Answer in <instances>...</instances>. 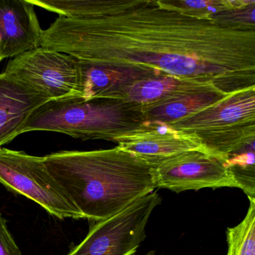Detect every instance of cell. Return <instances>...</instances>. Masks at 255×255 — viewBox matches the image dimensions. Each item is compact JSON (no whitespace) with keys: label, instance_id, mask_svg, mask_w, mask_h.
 Wrapping results in <instances>:
<instances>
[{"label":"cell","instance_id":"6da1fadb","mask_svg":"<svg viewBox=\"0 0 255 255\" xmlns=\"http://www.w3.org/2000/svg\"><path fill=\"white\" fill-rule=\"evenodd\" d=\"M59 14L41 47L105 68L153 70L225 94L255 87V29L178 1L32 0Z\"/></svg>","mask_w":255,"mask_h":255},{"label":"cell","instance_id":"7a4b0ae2","mask_svg":"<svg viewBox=\"0 0 255 255\" xmlns=\"http://www.w3.org/2000/svg\"><path fill=\"white\" fill-rule=\"evenodd\" d=\"M49 173L89 222L109 219L156 189L155 168L122 147L44 156Z\"/></svg>","mask_w":255,"mask_h":255},{"label":"cell","instance_id":"3957f363","mask_svg":"<svg viewBox=\"0 0 255 255\" xmlns=\"http://www.w3.org/2000/svg\"><path fill=\"white\" fill-rule=\"evenodd\" d=\"M145 122L144 110L124 101H49L34 110L20 134L33 131L60 132L82 140L116 141Z\"/></svg>","mask_w":255,"mask_h":255},{"label":"cell","instance_id":"277c9868","mask_svg":"<svg viewBox=\"0 0 255 255\" xmlns=\"http://www.w3.org/2000/svg\"><path fill=\"white\" fill-rule=\"evenodd\" d=\"M168 125L196 137L207 150L225 159L246 147L255 148V87L237 91Z\"/></svg>","mask_w":255,"mask_h":255},{"label":"cell","instance_id":"5b68a950","mask_svg":"<svg viewBox=\"0 0 255 255\" xmlns=\"http://www.w3.org/2000/svg\"><path fill=\"white\" fill-rule=\"evenodd\" d=\"M0 183L35 201L59 219H83L59 183L49 173L44 156L0 147Z\"/></svg>","mask_w":255,"mask_h":255},{"label":"cell","instance_id":"8992f818","mask_svg":"<svg viewBox=\"0 0 255 255\" xmlns=\"http://www.w3.org/2000/svg\"><path fill=\"white\" fill-rule=\"evenodd\" d=\"M161 197L153 192L109 219L90 222L84 240L67 255H132L146 238V227Z\"/></svg>","mask_w":255,"mask_h":255},{"label":"cell","instance_id":"52a82bcc","mask_svg":"<svg viewBox=\"0 0 255 255\" xmlns=\"http://www.w3.org/2000/svg\"><path fill=\"white\" fill-rule=\"evenodd\" d=\"M3 74L50 101L77 98V59L61 52L29 50L11 59Z\"/></svg>","mask_w":255,"mask_h":255},{"label":"cell","instance_id":"ba28073f","mask_svg":"<svg viewBox=\"0 0 255 255\" xmlns=\"http://www.w3.org/2000/svg\"><path fill=\"white\" fill-rule=\"evenodd\" d=\"M225 160L209 150L170 156L153 165L156 188L177 193L205 188H237Z\"/></svg>","mask_w":255,"mask_h":255},{"label":"cell","instance_id":"9c48e42d","mask_svg":"<svg viewBox=\"0 0 255 255\" xmlns=\"http://www.w3.org/2000/svg\"><path fill=\"white\" fill-rule=\"evenodd\" d=\"M116 142L153 166L162 159L184 152L207 150L196 137L174 129L168 124L150 121H145L136 129L121 135Z\"/></svg>","mask_w":255,"mask_h":255},{"label":"cell","instance_id":"30bf717a","mask_svg":"<svg viewBox=\"0 0 255 255\" xmlns=\"http://www.w3.org/2000/svg\"><path fill=\"white\" fill-rule=\"evenodd\" d=\"M42 29L29 0H0V55L17 57L41 47Z\"/></svg>","mask_w":255,"mask_h":255},{"label":"cell","instance_id":"8fae6325","mask_svg":"<svg viewBox=\"0 0 255 255\" xmlns=\"http://www.w3.org/2000/svg\"><path fill=\"white\" fill-rule=\"evenodd\" d=\"M77 62V98L84 101H119L122 92L128 86L141 80L162 76L153 70L115 69L78 59Z\"/></svg>","mask_w":255,"mask_h":255},{"label":"cell","instance_id":"7c38bea8","mask_svg":"<svg viewBox=\"0 0 255 255\" xmlns=\"http://www.w3.org/2000/svg\"><path fill=\"white\" fill-rule=\"evenodd\" d=\"M49 101L0 74V147L18 136L32 112Z\"/></svg>","mask_w":255,"mask_h":255},{"label":"cell","instance_id":"4fadbf2b","mask_svg":"<svg viewBox=\"0 0 255 255\" xmlns=\"http://www.w3.org/2000/svg\"><path fill=\"white\" fill-rule=\"evenodd\" d=\"M208 91L223 93L216 88L204 83L182 80L173 76L162 75L141 80L128 86L122 92L119 101L140 106L145 110Z\"/></svg>","mask_w":255,"mask_h":255},{"label":"cell","instance_id":"5bb4252c","mask_svg":"<svg viewBox=\"0 0 255 255\" xmlns=\"http://www.w3.org/2000/svg\"><path fill=\"white\" fill-rule=\"evenodd\" d=\"M230 95L208 91L184 97L144 110L145 121L169 124L211 107Z\"/></svg>","mask_w":255,"mask_h":255},{"label":"cell","instance_id":"9a60e30c","mask_svg":"<svg viewBox=\"0 0 255 255\" xmlns=\"http://www.w3.org/2000/svg\"><path fill=\"white\" fill-rule=\"evenodd\" d=\"M249 201L243 220L227 229V255H255V199L249 198Z\"/></svg>","mask_w":255,"mask_h":255},{"label":"cell","instance_id":"2e32d148","mask_svg":"<svg viewBox=\"0 0 255 255\" xmlns=\"http://www.w3.org/2000/svg\"><path fill=\"white\" fill-rule=\"evenodd\" d=\"M255 150L250 149L234 153L225 160L237 188L242 189L249 199H255Z\"/></svg>","mask_w":255,"mask_h":255},{"label":"cell","instance_id":"e0dca14e","mask_svg":"<svg viewBox=\"0 0 255 255\" xmlns=\"http://www.w3.org/2000/svg\"><path fill=\"white\" fill-rule=\"evenodd\" d=\"M0 255H22L7 228V221L0 213Z\"/></svg>","mask_w":255,"mask_h":255},{"label":"cell","instance_id":"ac0fdd59","mask_svg":"<svg viewBox=\"0 0 255 255\" xmlns=\"http://www.w3.org/2000/svg\"><path fill=\"white\" fill-rule=\"evenodd\" d=\"M135 255V254H133V255ZM156 255V254H155L154 252H148V253L145 254V255Z\"/></svg>","mask_w":255,"mask_h":255},{"label":"cell","instance_id":"d6986e66","mask_svg":"<svg viewBox=\"0 0 255 255\" xmlns=\"http://www.w3.org/2000/svg\"><path fill=\"white\" fill-rule=\"evenodd\" d=\"M2 60H3V59H2V57H1V55H0V62H2Z\"/></svg>","mask_w":255,"mask_h":255}]
</instances>
